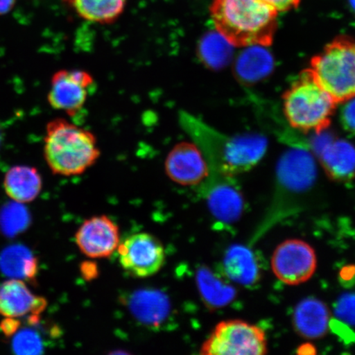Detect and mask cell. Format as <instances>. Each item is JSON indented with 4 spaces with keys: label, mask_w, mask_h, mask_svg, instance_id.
<instances>
[{
    "label": "cell",
    "mask_w": 355,
    "mask_h": 355,
    "mask_svg": "<svg viewBox=\"0 0 355 355\" xmlns=\"http://www.w3.org/2000/svg\"><path fill=\"white\" fill-rule=\"evenodd\" d=\"M42 178L37 168L29 166H15L3 178V188L13 201L24 204L34 201L41 193Z\"/></svg>",
    "instance_id": "cell-17"
},
{
    "label": "cell",
    "mask_w": 355,
    "mask_h": 355,
    "mask_svg": "<svg viewBox=\"0 0 355 355\" xmlns=\"http://www.w3.org/2000/svg\"><path fill=\"white\" fill-rule=\"evenodd\" d=\"M317 166L312 154L304 146L288 150L278 163L277 179L283 187L303 192L314 184Z\"/></svg>",
    "instance_id": "cell-13"
},
{
    "label": "cell",
    "mask_w": 355,
    "mask_h": 355,
    "mask_svg": "<svg viewBox=\"0 0 355 355\" xmlns=\"http://www.w3.org/2000/svg\"><path fill=\"white\" fill-rule=\"evenodd\" d=\"M272 266L279 281L297 286L312 277L317 268V257L308 243L288 239L275 250Z\"/></svg>",
    "instance_id": "cell-9"
},
{
    "label": "cell",
    "mask_w": 355,
    "mask_h": 355,
    "mask_svg": "<svg viewBox=\"0 0 355 355\" xmlns=\"http://www.w3.org/2000/svg\"><path fill=\"white\" fill-rule=\"evenodd\" d=\"M83 277L85 279H93L98 277V266L92 261H85L80 266Z\"/></svg>",
    "instance_id": "cell-30"
},
{
    "label": "cell",
    "mask_w": 355,
    "mask_h": 355,
    "mask_svg": "<svg viewBox=\"0 0 355 355\" xmlns=\"http://www.w3.org/2000/svg\"><path fill=\"white\" fill-rule=\"evenodd\" d=\"M75 241L84 255L105 259L117 250L121 238L119 226L106 216H93L80 226Z\"/></svg>",
    "instance_id": "cell-12"
},
{
    "label": "cell",
    "mask_w": 355,
    "mask_h": 355,
    "mask_svg": "<svg viewBox=\"0 0 355 355\" xmlns=\"http://www.w3.org/2000/svg\"><path fill=\"white\" fill-rule=\"evenodd\" d=\"M273 65V58L264 46H251L239 55L234 70L242 81L255 83L268 76Z\"/></svg>",
    "instance_id": "cell-21"
},
{
    "label": "cell",
    "mask_w": 355,
    "mask_h": 355,
    "mask_svg": "<svg viewBox=\"0 0 355 355\" xmlns=\"http://www.w3.org/2000/svg\"><path fill=\"white\" fill-rule=\"evenodd\" d=\"M224 270L232 281L251 286L259 281L260 272L254 252L241 244H234L225 252Z\"/></svg>",
    "instance_id": "cell-19"
},
{
    "label": "cell",
    "mask_w": 355,
    "mask_h": 355,
    "mask_svg": "<svg viewBox=\"0 0 355 355\" xmlns=\"http://www.w3.org/2000/svg\"><path fill=\"white\" fill-rule=\"evenodd\" d=\"M43 152L51 171L62 176L83 174L101 153L94 133L63 118L46 124Z\"/></svg>",
    "instance_id": "cell-3"
},
{
    "label": "cell",
    "mask_w": 355,
    "mask_h": 355,
    "mask_svg": "<svg viewBox=\"0 0 355 355\" xmlns=\"http://www.w3.org/2000/svg\"><path fill=\"white\" fill-rule=\"evenodd\" d=\"M125 305L132 317L150 327H159L171 313V304L165 293L157 288H141L125 297Z\"/></svg>",
    "instance_id": "cell-15"
},
{
    "label": "cell",
    "mask_w": 355,
    "mask_h": 355,
    "mask_svg": "<svg viewBox=\"0 0 355 355\" xmlns=\"http://www.w3.org/2000/svg\"><path fill=\"white\" fill-rule=\"evenodd\" d=\"M204 355H263L268 353V341L261 328L233 319L217 324L202 345Z\"/></svg>",
    "instance_id": "cell-6"
},
{
    "label": "cell",
    "mask_w": 355,
    "mask_h": 355,
    "mask_svg": "<svg viewBox=\"0 0 355 355\" xmlns=\"http://www.w3.org/2000/svg\"><path fill=\"white\" fill-rule=\"evenodd\" d=\"M47 300L35 295L24 279L12 278L0 285V315L4 318H26L30 326L41 321Z\"/></svg>",
    "instance_id": "cell-11"
},
{
    "label": "cell",
    "mask_w": 355,
    "mask_h": 355,
    "mask_svg": "<svg viewBox=\"0 0 355 355\" xmlns=\"http://www.w3.org/2000/svg\"><path fill=\"white\" fill-rule=\"evenodd\" d=\"M197 284L204 304L210 309L225 307L236 297V291L212 272L202 266L197 272Z\"/></svg>",
    "instance_id": "cell-22"
},
{
    "label": "cell",
    "mask_w": 355,
    "mask_h": 355,
    "mask_svg": "<svg viewBox=\"0 0 355 355\" xmlns=\"http://www.w3.org/2000/svg\"><path fill=\"white\" fill-rule=\"evenodd\" d=\"M330 311L322 301L310 297L296 306L293 322L297 332L307 339H318L329 329Z\"/></svg>",
    "instance_id": "cell-16"
},
{
    "label": "cell",
    "mask_w": 355,
    "mask_h": 355,
    "mask_svg": "<svg viewBox=\"0 0 355 355\" xmlns=\"http://www.w3.org/2000/svg\"><path fill=\"white\" fill-rule=\"evenodd\" d=\"M336 105L310 69L304 70L283 96L284 114L290 125L318 135L330 126Z\"/></svg>",
    "instance_id": "cell-4"
},
{
    "label": "cell",
    "mask_w": 355,
    "mask_h": 355,
    "mask_svg": "<svg viewBox=\"0 0 355 355\" xmlns=\"http://www.w3.org/2000/svg\"><path fill=\"white\" fill-rule=\"evenodd\" d=\"M336 314L340 320L355 326V294L345 295L337 302Z\"/></svg>",
    "instance_id": "cell-26"
},
{
    "label": "cell",
    "mask_w": 355,
    "mask_h": 355,
    "mask_svg": "<svg viewBox=\"0 0 355 355\" xmlns=\"http://www.w3.org/2000/svg\"><path fill=\"white\" fill-rule=\"evenodd\" d=\"M117 251L122 268L139 278L157 274L166 261V251L162 243L148 233L131 235L119 243Z\"/></svg>",
    "instance_id": "cell-8"
},
{
    "label": "cell",
    "mask_w": 355,
    "mask_h": 355,
    "mask_svg": "<svg viewBox=\"0 0 355 355\" xmlns=\"http://www.w3.org/2000/svg\"><path fill=\"white\" fill-rule=\"evenodd\" d=\"M233 47L219 33H211L202 40L199 54L204 64L213 69H220L232 59Z\"/></svg>",
    "instance_id": "cell-24"
},
{
    "label": "cell",
    "mask_w": 355,
    "mask_h": 355,
    "mask_svg": "<svg viewBox=\"0 0 355 355\" xmlns=\"http://www.w3.org/2000/svg\"><path fill=\"white\" fill-rule=\"evenodd\" d=\"M311 73L336 104L355 96V41L340 35L311 60Z\"/></svg>",
    "instance_id": "cell-5"
},
{
    "label": "cell",
    "mask_w": 355,
    "mask_h": 355,
    "mask_svg": "<svg viewBox=\"0 0 355 355\" xmlns=\"http://www.w3.org/2000/svg\"><path fill=\"white\" fill-rule=\"evenodd\" d=\"M180 123L190 139L202 150L210 171L216 170L224 177L251 170L268 148V141L263 136H225L185 111L180 113Z\"/></svg>",
    "instance_id": "cell-1"
},
{
    "label": "cell",
    "mask_w": 355,
    "mask_h": 355,
    "mask_svg": "<svg viewBox=\"0 0 355 355\" xmlns=\"http://www.w3.org/2000/svg\"><path fill=\"white\" fill-rule=\"evenodd\" d=\"M96 88L94 77L86 70H58L51 79L48 103L73 118L81 112Z\"/></svg>",
    "instance_id": "cell-7"
},
{
    "label": "cell",
    "mask_w": 355,
    "mask_h": 355,
    "mask_svg": "<svg viewBox=\"0 0 355 355\" xmlns=\"http://www.w3.org/2000/svg\"><path fill=\"white\" fill-rule=\"evenodd\" d=\"M211 17L217 33L233 46H269L278 11L263 0H213Z\"/></svg>",
    "instance_id": "cell-2"
},
{
    "label": "cell",
    "mask_w": 355,
    "mask_h": 355,
    "mask_svg": "<svg viewBox=\"0 0 355 355\" xmlns=\"http://www.w3.org/2000/svg\"><path fill=\"white\" fill-rule=\"evenodd\" d=\"M278 12H286L299 6L300 0H263Z\"/></svg>",
    "instance_id": "cell-29"
},
{
    "label": "cell",
    "mask_w": 355,
    "mask_h": 355,
    "mask_svg": "<svg viewBox=\"0 0 355 355\" xmlns=\"http://www.w3.org/2000/svg\"><path fill=\"white\" fill-rule=\"evenodd\" d=\"M21 321L19 320V318H4L0 322V330L8 338H11L15 336L21 329Z\"/></svg>",
    "instance_id": "cell-28"
},
{
    "label": "cell",
    "mask_w": 355,
    "mask_h": 355,
    "mask_svg": "<svg viewBox=\"0 0 355 355\" xmlns=\"http://www.w3.org/2000/svg\"><path fill=\"white\" fill-rule=\"evenodd\" d=\"M344 103L340 112L341 123L346 131L355 135V96Z\"/></svg>",
    "instance_id": "cell-27"
},
{
    "label": "cell",
    "mask_w": 355,
    "mask_h": 355,
    "mask_svg": "<svg viewBox=\"0 0 355 355\" xmlns=\"http://www.w3.org/2000/svg\"><path fill=\"white\" fill-rule=\"evenodd\" d=\"M166 174L182 186H196L210 175V168L199 146L184 141L173 146L165 162Z\"/></svg>",
    "instance_id": "cell-10"
},
{
    "label": "cell",
    "mask_w": 355,
    "mask_h": 355,
    "mask_svg": "<svg viewBox=\"0 0 355 355\" xmlns=\"http://www.w3.org/2000/svg\"><path fill=\"white\" fill-rule=\"evenodd\" d=\"M83 19L99 24L116 21L125 8L127 0H63Z\"/></svg>",
    "instance_id": "cell-20"
},
{
    "label": "cell",
    "mask_w": 355,
    "mask_h": 355,
    "mask_svg": "<svg viewBox=\"0 0 355 355\" xmlns=\"http://www.w3.org/2000/svg\"><path fill=\"white\" fill-rule=\"evenodd\" d=\"M12 349L17 354L33 355L42 353L41 336L32 329L19 330L12 336Z\"/></svg>",
    "instance_id": "cell-25"
},
{
    "label": "cell",
    "mask_w": 355,
    "mask_h": 355,
    "mask_svg": "<svg viewBox=\"0 0 355 355\" xmlns=\"http://www.w3.org/2000/svg\"><path fill=\"white\" fill-rule=\"evenodd\" d=\"M328 177L338 182H348L355 177V146L349 141L324 137L314 144Z\"/></svg>",
    "instance_id": "cell-14"
},
{
    "label": "cell",
    "mask_w": 355,
    "mask_h": 355,
    "mask_svg": "<svg viewBox=\"0 0 355 355\" xmlns=\"http://www.w3.org/2000/svg\"><path fill=\"white\" fill-rule=\"evenodd\" d=\"M17 0H0V16L11 12L15 6Z\"/></svg>",
    "instance_id": "cell-31"
},
{
    "label": "cell",
    "mask_w": 355,
    "mask_h": 355,
    "mask_svg": "<svg viewBox=\"0 0 355 355\" xmlns=\"http://www.w3.org/2000/svg\"><path fill=\"white\" fill-rule=\"evenodd\" d=\"M207 204L217 220L232 223L241 216L243 199L241 192L228 182H219L207 193Z\"/></svg>",
    "instance_id": "cell-18"
},
{
    "label": "cell",
    "mask_w": 355,
    "mask_h": 355,
    "mask_svg": "<svg viewBox=\"0 0 355 355\" xmlns=\"http://www.w3.org/2000/svg\"><path fill=\"white\" fill-rule=\"evenodd\" d=\"M0 266L8 276L33 283L39 272L37 257L21 246H12L3 252Z\"/></svg>",
    "instance_id": "cell-23"
},
{
    "label": "cell",
    "mask_w": 355,
    "mask_h": 355,
    "mask_svg": "<svg viewBox=\"0 0 355 355\" xmlns=\"http://www.w3.org/2000/svg\"><path fill=\"white\" fill-rule=\"evenodd\" d=\"M350 10L355 13V0H347Z\"/></svg>",
    "instance_id": "cell-32"
}]
</instances>
